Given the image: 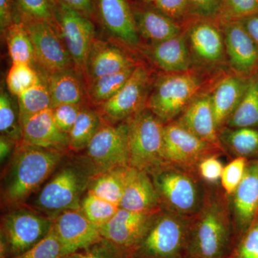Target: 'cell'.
Here are the masks:
<instances>
[{"label":"cell","instance_id":"1","mask_svg":"<svg viewBox=\"0 0 258 258\" xmlns=\"http://www.w3.org/2000/svg\"><path fill=\"white\" fill-rule=\"evenodd\" d=\"M67 154L19 143L2 176V207L8 209L26 203L53 174Z\"/></svg>","mask_w":258,"mask_h":258},{"label":"cell","instance_id":"2","mask_svg":"<svg viewBox=\"0 0 258 258\" xmlns=\"http://www.w3.org/2000/svg\"><path fill=\"white\" fill-rule=\"evenodd\" d=\"M230 208L221 195L208 192L191 222L188 258H230L236 245Z\"/></svg>","mask_w":258,"mask_h":258},{"label":"cell","instance_id":"3","mask_svg":"<svg viewBox=\"0 0 258 258\" xmlns=\"http://www.w3.org/2000/svg\"><path fill=\"white\" fill-rule=\"evenodd\" d=\"M93 176L86 163L77 156L53 173L28 205L53 219L66 210H79Z\"/></svg>","mask_w":258,"mask_h":258},{"label":"cell","instance_id":"4","mask_svg":"<svg viewBox=\"0 0 258 258\" xmlns=\"http://www.w3.org/2000/svg\"><path fill=\"white\" fill-rule=\"evenodd\" d=\"M192 218L160 209L128 258H188Z\"/></svg>","mask_w":258,"mask_h":258},{"label":"cell","instance_id":"5","mask_svg":"<svg viewBox=\"0 0 258 258\" xmlns=\"http://www.w3.org/2000/svg\"><path fill=\"white\" fill-rule=\"evenodd\" d=\"M149 175L161 208L193 218L203 208L208 191L195 171L166 163Z\"/></svg>","mask_w":258,"mask_h":258},{"label":"cell","instance_id":"6","mask_svg":"<svg viewBox=\"0 0 258 258\" xmlns=\"http://www.w3.org/2000/svg\"><path fill=\"white\" fill-rule=\"evenodd\" d=\"M1 218L0 258L23 253L43 240L54 219L26 204L7 209Z\"/></svg>","mask_w":258,"mask_h":258},{"label":"cell","instance_id":"7","mask_svg":"<svg viewBox=\"0 0 258 258\" xmlns=\"http://www.w3.org/2000/svg\"><path fill=\"white\" fill-rule=\"evenodd\" d=\"M129 166L151 174L166 164L164 123L147 107L126 120Z\"/></svg>","mask_w":258,"mask_h":258},{"label":"cell","instance_id":"8","mask_svg":"<svg viewBox=\"0 0 258 258\" xmlns=\"http://www.w3.org/2000/svg\"><path fill=\"white\" fill-rule=\"evenodd\" d=\"M201 88V80L189 71L161 76L148 97L147 108L166 124L179 118Z\"/></svg>","mask_w":258,"mask_h":258},{"label":"cell","instance_id":"9","mask_svg":"<svg viewBox=\"0 0 258 258\" xmlns=\"http://www.w3.org/2000/svg\"><path fill=\"white\" fill-rule=\"evenodd\" d=\"M84 151L79 157L94 176L129 166L128 123L103 122Z\"/></svg>","mask_w":258,"mask_h":258},{"label":"cell","instance_id":"10","mask_svg":"<svg viewBox=\"0 0 258 258\" xmlns=\"http://www.w3.org/2000/svg\"><path fill=\"white\" fill-rule=\"evenodd\" d=\"M150 74L143 64H137L133 74L119 91L98 107L105 123L114 125L126 121L147 107Z\"/></svg>","mask_w":258,"mask_h":258},{"label":"cell","instance_id":"11","mask_svg":"<svg viewBox=\"0 0 258 258\" xmlns=\"http://www.w3.org/2000/svg\"><path fill=\"white\" fill-rule=\"evenodd\" d=\"M55 20L75 69L83 77L88 53L96 40L94 25L87 15L59 2Z\"/></svg>","mask_w":258,"mask_h":258},{"label":"cell","instance_id":"12","mask_svg":"<svg viewBox=\"0 0 258 258\" xmlns=\"http://www.w3.org/2000/svg\"><path fill=\"white\" fill-rule=\"evenodd\" d=\"M220 149L194 135L176 120L164 126V154L166 162L197 171L200 161L217 154Z\"/></svg>","mask_w":258,"mask_h":258},{"label":"cell","instance_id":"13","mask_svg":"<svg viewBox=\"0 0 258 258\" xmlns=\"http://www.w3.org/2000/svg\"><path fill=\"white\" fill-rule=\"evenodd\" d=\"M23 23L31 39L35 63L43 70V72L50 74L74 68L72 58L56 25L42 21Z\"/></svg>","mask_w":258,"mask_h":258},{"label":"cell","instance_id":"14","mask_svg":"<svg viewBox=\"0 0 258 258\" xmlns=\"http://www.w3.org/2000/svg\"><path fill=\"white\" fill-rule=\"evenodd\" d=\"M159 210L140 212L120 208L115 216L100 228L102 237L128 256L129 252L143 237L153 217Z\"/></svg>","mask_w":258,"mask_h":258},{"label":"cell","instance_id":"15","mask_svg":"<svg viewBox=\"0 0 258 258\" xmlns=\"http://www.w3.org/2000/svg\"><path fill=\"white\" fill-rule=\"evenodd\" d=\"M226 55L237 76H248L258 66V46L240 20H222Z\"/></svg>","mask_w":258,"mask_h":258},{"label":"cell","instance_id":"16","mask_svg":"<svg viewBox=\"0 0 258 258\" xmlns=\"http://www.w3.org/2000/svg\"><path fill=\"white\" fill-rule=\"evenodd\" d=\"M52 228L66 254L86 248L103 239L100 228L80 210L61 212L54 219Z\"/></svg>","mask_w":258,"mask_h":258},{"label":"cell","instance_id":"17","mask_svg":"<svg viewBox=\"0 0 258 258\" xmlns=\"http://www.w3.org/2000/svg\"><path fill=\"white\" fill-rule=\"evenodd\" d=\"M231 197L230 208L237 242L253 223L258 210V160L248 162L243 179Z\"/></svg>","mask_w":258,"mask_h":258},{"label":"cell","instance_id":"18","mask_svg":"<svg viewBox=\"0 0 258 258\" xmlns=\"http://www.w3.org/2000/svg\"><path fill=\"white\" fill-rule=\"evenodd\" d=\"M22 142L28 145L69 152V137L56 125L52 108L20 118Z\"/></svg>","mask_w":258,"mask_h":258},{"label":"cell","instance_id":"19","mask_svg":"<svg viewBox=\"0 0 258 258\" xmlns=\"http://www.w3.org/2000/svg\"><path fill=\"white\" fill-rule=\"evenodd\" d=\"M190 53L204 64L224 62L226 52L222 31L213 20L199 18L191 24L186 34Z\"/></svg>","mask_w":258,"mask_h":258},{"label":"cell","instance_id":"20","mask_svg":"<svg viewBox=\"0 0 258 258\" xmlns=\"http://www.w3.org/2000/svg\"><path fill=\"white\" fill-rule=\"evenodd\" d=\"M105 28L115 38L129 46L139 43L133 10L127 0H93Z\"/></svg>","mask_w":258,"mask_h":258},{"label":"cell","instance_id":"21","mask_svg":"<svg viewBox=\"0 0 258 258\" xmlns=\"http://www.w3.org/2000/svg\"><path fill=\"white\" fill-rule=\"evenodd\" d=\"M135 66L134 60L119 47L96 39L88 53L83 78L88 86L102 76Z\"/></svg>","mask_w":258,"mask_h":258},{"label":"cell","instance_id":"22","mask_svg":"<svg viewBox=\"0 0 258 258\" xmlns=\"http://www.w3.org/2000/svg\"><path fill=\"white\" fill-rule=\"evenodd\" d=\"M120 208L134 212H152L161 209L155 186L150 175L128 166Z\"/></svg>","mask_w":258,"mask_h":258},{"label":"cell","instance_id":"23","mask_svg":"<svg viewBox=\"0 0 258 258\" xmlns=\"http://www.w3.org/2000/svg\"><path fill=\"white\" fill-rule=\"evenodd\" d=\"M176 121L194 135L222 150L208 93L197 96Z\"/></svg>","mask_w":258,"mask_h":258},{"label":"cell","instance_id":"24","mask_svg":"<svg viewBox=\"0 0 258 258\" xmlns=\"http://www.w3.org/2000/svg\"><path fill=\"white\" fill-rule=\"evenodd\" d=\"M148 55L157 67L169 74L187 72L192 62L187 37L182 32L172 38L152 44Z\"/></svg>","mask_w":258,"mask_h":258},{"label":"cell","instance_id":"25","mask_svg":"<svg viewBox=\"0 0 258 258\" xmlns=\"http://www.w3.org/2000/svg\"><path fill=\"white\" fill-rule=\"evenodd\" d=\"M247 81L242 76H227L220 81L210 94L215 123L218 131L223 128L240 103Z\"/></svg>","mask_w":258,"mask_h":258},{"label":"cell","instance_id":"26","mask_svg":"<svg viewBox=\"0 0 258 258\" xmlns=\"http://www.w3.org/2000/svg\"><path fill=\"white\" fill-rule=\"evenodd\" d=\"M137 30L140 36L152 44L172 38L181 33V27L155 8L133 10Z\"/></svg>","mask_w":258,"mask_h":258},{"label":"cell","instance_id":"27","mask_svg":"<svg viewBox=\"0 0 258 258\" xmlns=\"http://www.w3.org/2000/svg\"><path fill=\"white\" fill-rule=\"evenodd\" d=\"M83 76L75 68L47 74L52 108L62 104H83Z\"/></svg>","mask_w":258,"mask_h":258},{"label":"cell","instance_id":"28","mask_svg":"<svg viewBox=\"0 0 258 258\" xmlns=\"http://www.w3.org/2000/svg\"><path fill=\"white\" fill-rule=\"evenodd\" d=\"M103 123L97 110L83 105L69 134L70 151L79 153L85 150Z\"/></svg>","mask_w":258,"mask_h":258},{"label":"cell","instance_id":"29","mask_svg":"<svg viewBox=\"0 0 258 258\" xmlns=\"http://www.w3.org/2000/svg\"><path fill=\"white\" fill-rule=\"evenodd\" d=\"M222 148L235 157H250L258 151V130L255 128H230L225 126L219 131Z\"/></svg>","mask_w":258,"mask_h":258},{"label":"cell","instance_id":"30","mask_svg":"<svg viewBox=\"0 0 258 258\" xmlns=\"http://www.w3.org/2000/svg\"><path fill=\"white\" fill-rule=\"evenodd\" d=\"M128 166L115 168L93 176L87 191L120 207Z\"/></svg>","mask_w":258,"mask_h":258},{"label":"cell","instance_id":"31","mask_svg":"<svg viewBox=\"0 0 258 258\" xmlns=\"http://www.w3.org/2000/svg\"><path fill=\"white\" fill-rule=\"evenodd\" d=\"M225 126L230 128H255L258 126V79L247 81L244 96Z\"/></svg>","mask_w":258,"mask_h":258},{"label":"cell","instance_id":"32","mask_svg":"<svg viewBox=\"0 0 258 258\" xmlns=\"http://www.w3.org/2000/svg\"><path fill=\"white\" fill-rule=\"evenodd\" d=\"M3 34L13 62H24L32 66L36 64L31 39L23 22L14 21Z\"/></svg>","mask_w":258,"mask_h":258},{"label":"cell","instance_id":"33","mask_svg":"<svg viewBox=\"0 0 258 258\" xmlns=\"http://www.w3.org/2000/svg\"><path fill=\"white\" fill-rule=\"evenodd\" d=\"M136 66L137 64L119 72L102 76L86 86L88 98L91 103L98 107L114 96L124 86L133 74Z\"/></svg>","mask_w":258,"mask_h":258},{"label":"cell","instance_id":"34","mask_svg":"<svg viewBox=\"0 0 258 258\" xmlns=\"http://www.w3.org/2000/svg\"><path fill=\"white\" fill-rule=\"evenodd\" d=\"M18 104L20 118L35 114L44 110L52 108V101L48 85L47 74L42 73L40 81L32 87L18 97Z\"/></svg>","mask_w":258,"mask_h":258},{"label":"cell","instance_id":"35","mask_svg":"<svg viewBox=\"0 0 258 258\" xmlns=\"http://www.w3.org/2000/svg\"><path fill=\"white\" fill-rule=\"evenodd\" d=\"M15 20L42 21L56 25L57 0H14Z\"/></svg>","mask_w":258,"mask_h":258},{"label":"cell","instance_id":"36","mask_svg":"<svg viewBox=\"0 0 258 258\" xmlns=\"http://www.w3.org/2000/svg\"><path fill=\"white\" fill-rule=\"evenodd\" d=\"M11 94L5 86L0 91V132L1 135L9 137L18 143L22 142V127L20 124L18 104H15Z\"/></svg>","mask_w":258,"mask_h":258},{"label":"cell","instance_id":"37","mask_svg":"<svg viewBox=\"0 0 258 258\" xmlns=\"http://www.w3.org/2000/svg\"><path fill=\"white\" fill-rule=\"evenodd\" d=\"M120 207L86 191L80 210L93 225L101 228L115 216Z\"/></svg>","mask_w":258,"mask_h":258},{"label":"cell","instance_id":"38","mask_svg":"<svg viewBox=\"0 0 258 258\" xmlns=\"http://www.w3.org/2000/svg\"><path fill=\"white\" fill-rule=\"evenodd\" d=\"M41 71L35 66L24 62H13L7 76L8 91L12 96L18 97L35 86L41 77Z\"/></svg>","mask_w":258,"mask_h":258},{"label":"cell","instance_id":"39","mask_svg":"<svg viewBox=\"0 0 258 258\" xmlns=\"http://www.w3.org/2000/svg\"><path fill=\"white\" fill-rule=\"evenodd\" d=\"M64 254L63 247L52 228L43 240L23 253L12 258H62Z\"/></svg>","mask_w":258,"mask_h":258},{"label":"cell","instance_id":"40","mask_svg":"<svg viewBox=\"0 0 258 258\" xmlns=\"http://www.w3.org/2000/svg\"><path fill=\"white\" fill-rule=\"evenodd\" d=\"M247 164L246 158L238 157L224 166L220 182L227 196H231L240 185L245 174Z\"/></svg>","mask_w":258,"mask_h":258},{"label":"cell","instance_id":"41","mask_svg":"<svg viewBox=\"0 0 258 258\" xmlns=\"http://www.w3.org/2000/svg\"><path fill=\"white\" fill-rule=\"evenodd\" d=\"M62 258H128V254L105 239Z\"/></svg>","mask_w":258,"mask_h":258},{"label":"cell","instance_id":"42","mask_svg":"<svg viewBox=\"0 0 258 258\" xmlns=\"http://www.w3.org/2000/svg\"><path fill=\"white\" fill-rule=\"evenodd\" d=\"M221 18L224 20H240L258 14V0H220Z\"/></svg>","mask_w":258,"mask_h":258},{"label":"cell","instance_id":"43","mask_svg":"<svg viewBox=\"0 0 258 258\" xmlns=\"http://www.w3.org/2000/svg\"><path fill=\"white\" fill-rule=\"evenodd\" d=\"M230 258H258V221L241 236Z\"/></svg>","mask_w":258,"mask_h":258},{"label":"cell","instance_id":"44","mask_svg":"<svg viewBox=\"0 0 258 258\" xmlns=\"http://www.w3.org/2000/svg\"><path fill=\"white\" fill-rule=\"evenodd\" d=\"M83 105L62 104L51 108L56 125L63 133L69 135Z\"/></svg>","mask_w":258,"mask_h":258},{"label":"cell","instance_id":"45","mask_svg":"<svg viewBox=\"0 0 258 258\" xmlns=\"http://www.w3.org/2000/svg\"><path fill=\"white\" fill-rule=\"evenodd\" d=\"M224 166L216 154L205 158L198 164V176L205 182L216 184L221 180Z\"/></svg>","mask_w":258,"mask_h":258},{"label":"cell","instance_id":"46","mask_svg":"<svg viewBox=\"0 0 258 258\" xmlns=\"http://www.w3.org/2000/svg\"><path fill=\"white\" fill-rule=\"evenodd\" d=\"M190 13L199 18L215 20L221 17L220 0H189Z\"/></svg>","mask_w":258,"mask_h":258},{"label":"cell","instance_id":"47","mask_svg":"<svg viewBox=\"0 0 258 258\" xmlns=\"http://www.w3.org/2000/svg\"><path fill=\"white\" fill-rule=\"evenodd\" d=\"M154 6L174 20H181L190 13L189 0H155Z\"/></svg>","mask_w":258,"mask_h":258},{"label":"cell","instance_id":"48","mask_svg":"<svg viewBox=\"0 0 258 258\" xmlns=\"http://www.w3.org/2000/svg\"><path fill=\"white\" fill-rule=\"evenodd\" d=\"M14 0H0V28L2 33L14 23Z\"/></svg>","mask_w":258,"mask_h":258},{"label":"cell","instance_id":"49","mask_svg":"<svg viewBox=\"0 0 258 258\" xmlns=\"http://www.w3.org/2000/svg\"><path fill=\"white\" fill-rule=\"evenodd\" d=\"M57 1L73 9L81 12L87 16L92 14L93 11V0H57Z\"/></svg>","mask_w":258,"mask_h":258},{"label":"cell","instance_id":"50","mask_svg":"<svg viewBox=\"0 0 258 258\" xmlns=\"http://www.w3.org/2000/svg\"><path fill=\"white\" fill-rule=\"evenodd\" d=\"M18 143L13 139L5 136L0 137V160L1 164L5 163L7 159H10Z\"/></svg>","mask_w":258,"mask_h":258},{"label":"cell","instance_id":"51","mask_svg":"<svg viewBox=\"0 0 258 258\" xmlns=\"http://www.w3.org/2000/svg\"><path fill=\"white\" fill-rule=\"evenodd\" d=\"M240 21L258 46V14L241 19Z\"/></svg>","mask_w":258,"mask_h":258},{"label":"cell","instance_id":"52","mask_svg":"<svg viewBox=\"0 0 258 258\" xmlns=\"http://www.w3.org/2000/svg\"><path fill=\"white\" fill-rule=\"evenodd\" d=\"M144 1L146 2V3H154V2L155 1V0H144Z\"/></svg>","mask_w":258,"mask_h":258}]
</instances>
